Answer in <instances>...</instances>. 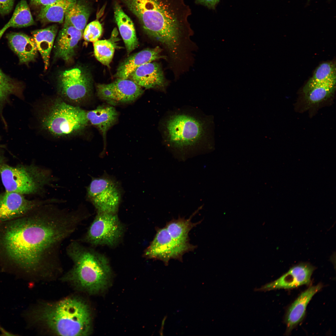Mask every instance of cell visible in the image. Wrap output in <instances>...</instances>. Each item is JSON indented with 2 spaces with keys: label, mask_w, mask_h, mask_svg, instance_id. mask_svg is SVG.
<instances>
[{
  "label": "cell",
  "mask_w": 336,
  "mask_h": 336,
  "mask_svg": "<svg viewBox=\"0 0 336 336\" xmlns=\"http://www.w3.org/2000/svg\"><path fill=\"white\" fill-rule=\"evenodd\" d=\"M57 31V26L54 25L31 32L38 50L43 58L44 70L48 68L49 65L50 54Z\"/></svg>",
  "instance_id": "22"
},
{
  "label": "cell",
  "mask_w": 336,
  "mask_h": 336,
  "mask_svg": "<svg viewBox=\"0 0 336 336\" xmlns=\"http://www.w3.org/2000/svg\"><path fill=\"white\" fill-rule=\"evenodd\" d=\"M15 0H0V14L4 16L9 14L13 9Z\"/></svg>",
  "instance_id": "32"
},
{
  "label": "cell",
  "mask_w": 336,
  "mask_h": 336,
  "mask_svg": "<svg viewBox=\"0 0 336 336\" xmlns=\"http://www.w3.org/2000/svg\"><path fill=\"white\" fill-rule=\"evenodd\" d=\"M94 56L104 65L110 67L114 54L115 45L111 39L98 40L93 42Z\"/></svg>",
  "instance_id": "30"
},
{
  "label": "cell",
  "mask_w": 336,
  "mask_h": 336,
  "mask_svg": "<svg viewBox=\"0 0 336 336\" xmlns=\"http://www.w3.org/2000/svg\"><path fill=\"white\" fill-rule=\"evenodd\" d=\"M86 190L87 199L97 212L117 213L123 191L119 183L114 177L104 174L92 178Z\"/></svg>",
  "instance_id": "8"
},
{
  "label": "cell",
  "mask_w": 336,
  "mask_h": 336,
  "mask_svg": "<svg viewBox=\"0 0 336 336\" xmlns=\"http://www.w3.org/2000/svg\"><path fill=\"white\" fill-rule=\"evenodd\" d=\"M57 201L54 199L30 200L25 198L23 194L6 191L0 194V223L21 217L40 206Z\"/></svg>",
  "instance_id": "13"
},
{
  "label": "cell",
  "mask_w": 336,
  "mask_h": 336,
  "mask_svg": "<svg viewBox=\"0 0 336 336\" xmlns=\"http://www.w3.org/2000/svg\"><path fill=\"white\" fill-rule=\"evenodd\" d=\"M83 221L77 209L54 203L40 206L6 222L0 234V249L11 263L26 273L46 272L60 262L63 243Z\"/></svg>",
  "instance_id": "1"
},
{
  "label": "cell",
  "mask_w": 336,
  "mask_h": 336,
  "mask_svg": "<svg viewBox=\"0 0 336 336\" xmlns=\"http://www.w3.org/2000/svg\"><path fill=\"white\" fill-rule=\"evenodd\" d=\"M196 211L188 219L179 217L167 222L165 226L173 240L181 245L190 246L193 245L189 242V234L190 230L199 223L200 222L193 223L191 221L196 214Z\"/></svg>",
  "instance_id": "23"
},
{
  "label": "cell",
  "mask_w": 336,
  "mask_h": 336,
  "mask_svg": "<svg viewBox=\"0 0 336 336\" xmlns=\"http://www.w3.org/2000/svg\"><path fill=\"white\" fill-rule=\"evenodd\" d=\"M145 32L175 54L190 10L184 0H121Z\"/></svg>",
  "instance_id": "2"
},
{
  "label": "cell",
  "mask_w": 336,
  "mask_h": 336,
  "mask_svg": "<svg viewBox=\"0 0 336 336\" xmlns=\"http://www.w3.org/2000/svg\"><path fill=\"white\" fill-rule=\"evenodd\" d=\"M33 319L50 330L62 336H86L91 319L87 304L80 299L69 297L44 304L33 311Z\"/></svg>",
  "instance_id": "4"
},
{
  "label": "cell",
  "mask_w": 336,
  "mask_h": 336,
  "mask_svg": "<svg viewBox=\"0 0 336 336\" xmlns=\"http://www.w3.org/2000/svg\"><path fill=\"white\" fill-rule=\"evenodd\" d=\"M165 124L167 142L170 146L179 150L194 147L199 143L203 135L201 122L189 115L181 114L173 115L167 119Z\"/></svg>",
  "instance_id": "7"
},
{
  "label": "cell",
  "mask_w": 336,
  "mask_h": 336,
  "mask_svg": "<svg viewBox=\"0 0 336 336\" xmlns=\"http://www.w3.org/2000/svg\"><path fill=\"white\" fill-rule=\"evenodd\" d=\"M123 227L116 213L97 212L85 235L78 240L92 245L113 246L122 236Z\"/></svg>",
  "instance_id": "10"
},
{
  "label": "cell",
  "mask_w": 336,
  "mask_h": 336,
  "mask_svg": "<svg viewBox=\"0 0 336 336\" xmlns=\"http://www.w3.org/2000/svg\"><path fill=\"white\" fill-rule=\"evenodd\" d=\"M3 163L2 162V154L0 150V164Z\"/></svg>",
  "instance_id": "36"
},
{
  "label": "cell",
  "mask_w": 336,
  "mask_h": 336,
  "mask_svg": "<svg viewBox=\"0 0 336 336\" xmlns=\"http://www.w3.org/2000/svg\"><path fill=\"white\" fill-rule=\"evenodd\" d=\"M103 31L101 24L98 20L93 21L86 25L83 32L84 40L89 42H95L98 40Z\"/></svg>",
  "instance_id": "31"
},
{
  "label": "cell",
  "mask_w": 336,
  "mask_h": 336,
  "mask_svg": "<svg viewBox=\"0 0 336 336\" xmlns=\"http://www.w3.org/2000/svg\"><path fill=\"white\" fill-rule=\"evenodd\" d=\"M35 22L26 0H20L11 18L0 30V39L9 28H22L32 25Z\"/></svg>",
  "instance_id": "27"
},
{
  "label": "cell",
  "mask_w": 336,
  "mask_h": 336,
  "mask_svg": "<svg viewBox=\"0 0 336 336\" xmlns=\"http://www.w3.org/2000/svg\"><path fill=\"white\" fill-rule=\"evenodd\" d=\"M86 111L62 100L57 99L42 116L41 126L55 137L74 136L82 132L88 124Z\"/></svg>",
  "instance_id": "5"
},
{
  "label": "cell",
  "mask_w": 336,
  "mask_h": 336,
  "mask_svg": "<svg viewBox=\"0 0 336 336\" xmlns=\"http://www.w3.org/2000/svg\"><path fill=\"white\" fill-rule=\"evenodd\" d=\"M92 86L90 75L82 68L64 71L58 76V88L60 95L66 100L72 103H80L88 98L91 95Z\"/></svg>",
  "instance_id": "9"
},
{
  "label": "cell",
  "mask_w": 336,
  "mask_h": 336,
  "mask_svg": "<svg viewBox=\"0 0 336 336\" xmlns=\"http://www.w3.org/2000/svg\"><path fill=\"white\" fill-rule=\"evenodd\" d=\"M220 0H196V3L203 5L208 8L214 9Z\"/></svg>",
  "instance_id": "33"
},
{
  "label": "cell",
  "mask_w": 336,
  "mask_h": 336,
  "mask_svg": "<svg viewBox=\"0 0 336 336\" xmlns=\"http://www.w3.org/2000/svg\"><path fill=\"white\" fill-rule=\"evenodd\" d=\"M0 175L6 191L22 194H40L55 179L47 170L33 165L12 166L2 163Z\"/></svg>",
  "instance_id": "6"
},
{
  "label": "cell",
  "mask_w": 336,
  "mask_h": 336,
  "mask_svg": "<svg viewBox=\"0 0 336 336\" xmlns=\"http://www.w3.org/2000/svg\"><path fill=\"white\" fill-rule=\"evenodd\" d=\"M128 79L146 89L162 87L165 84L162 68L159 64L156 62L148 63L141 66L131 74Z\"/></svg>",
  "instance_id": "17"
},
{
  "label": "cell",
  "mask_w": 336,
  "mask_h": 336,
  "mask_svg": "<svg viewBox=\"0 0 336 336\" xmlns=\"http://www.w3.org/2000/svg\"><path fill=\"white\" fill-rule=\"evenodd\" d=\"M0 332L1 335H5V336H11V335H15V334H12V333L9 332L5 329H4L0 325Z\"/></svg>",
  "instance_id": "35"
},
{
  "label": "cell",
  "mask_w": 336,
  "mask_h": 336,
  "mask_svg": "<svg viewBox=\"0 0 336 336\" xmlns=\"http://www.w3.org/2000/svg\"><path fill=\"white\" fill-rule=\"evenodd\" d=\"M322 287L321 284L319 283L309 287L302 292L290 306L285 318L287 334H290L292 330L303 320L308 304L314 296Z\"/></svg>",
  "instance_id": "15"
},
{
  "label": "cell",
  "mask_w": 336,
  "mask_h": 336,
  "mask_svg": "<svg viewBox=\"0 0 336 336\" xmlns=\"http://www.w3.org/2000/svg\"><path fill=\"white\" fill-rule=\"evenodd\" d=\"M76 0H59L41 7L37 18L43 22H63L65 14Z\"/></svg>",
  "instance_id": "25"
},
{
  "label": "cell",
  "mask_w": 336,
  "mask_h": 336,
  "mask_svg": "<svg viewBox=\"0 0 336 336\" xmlns=\"http://www.w3.org/2000/svg\"><path fill=\"white\" fill-rule=\"evenodd\" d=\"M66 252L73 264L63 276L64 280L92 294L107 287L111 269L104 256L85 246L78 240L70 242L66 247Z\"/></svg>",
  "instance_id": "3"
},
{
  "label": "cell",
  "mask_w": 336,
  "mask_h": 336,
  "mask_svg": "<svg viewBox=\"0 0 336 336\" xmlns=\"http://www.w3.org/2000/svg\"><path fill=\"white\" fill-rule=\"evenodd\" d=\"M89 123L96 127L102 136L105 143L107 133L117 121L118 114L110 106H100L94 110L86 111Z\"/></svg>",
  "instance_id": "21"
},
{
  "label": "cell",
  "mask_w": 336,
  "mask_h": 336,
  "mask_svg": "<svg viewBox=\"0 0 336 336\" xmlns=\"http://www.w3.org/2000/svg\"><path fill=\"white\" fill-rule=\"evenodd\" d=\"M59 0H29L30 4L34 7H42L50 5Z\"/></svg>",
  "instance_id": "34"
},
{
  "label": "cell",
  "mask_w": 336,
  "mask_h": 336,
  "mask_svg": "<svg viewBox=\"0 0 336 336\" xmlns=\"http://www.w3.org/2000/svg\"><path fill=\"white\" fill-rule=\"evenodd\" d=\"M158 46L146 49L130 56L119 65L115 74L118 78L128 79L131 74L141 66L162 58Z\"/></svg>",
  "instance_id": "18"
},
{
  "label": "cell",
  "mask_w": 336,
  "mask_h": 336,
  "mask_svg": "<svg viewBox=\"0 0 336 336\" xmlns=\"http://www.w3.org/2000/svg\"><path fill=\"white\" fill-rule=\"evenodd\" d=\"M336 77L335 63L332 61L323 62L315 69L312 76L304 87L303 92H306L315 86L328 79Z\"/></svg>",
  "instance_id": "29"
},
{
  "label": "cell",
  "mask_w": 336,
  "mask_h": 336,
  "mask_svg": "<svg viewBox=\"0 0 336 336\" xmlns=\"http://www.w3.org/2000/svg\"><path fill=\"white\" fill-rule=\"evenodd\" d=\"M83 31L72 26L64 23L56 40L55 56L66 61L69 60L75 54V50L83 36Z\"/></svg>",
  "instance_id": "16"
},
{
  "label": "cell",
  "mask_w": 336,
  "mask_h": 336,
  "mask_svg": "<svg viewBox=\"0 0 336 336\" xmlns=\"http://www.w3.org/2000/svg\"><path fill=\"white\" fill-rule=\"evenodd\" d=\"M196 246L184 245L175 241L165 226L156 229V233L152 241L147 248L144 256L148 259H158L167 265L172 259L181 261L183 255L194 251Z\"/></svg>",
  "instance_id": "11"
},
{
  "label": "cell",
  "mask_w": 336,
  "mask_h": 336,
  "mask_svg": "<svg viewBox=\"0 0 336 336\" xmlns=\"http://www.w3.org/2000/svg\"><path fill=\"white\" fill-rule=\"evenodd\" d=\"M89 5L83 0L76 1L66 12L64 23L83 31L91 13Z\"/></svg>",
  "instance_id": "26"
},
{
  "label": "cell",
  "mask_w": 336,
  "mask_h": 336,
  "mask_svg": "<svg viewBox=\"0 0 336 336\" xmlns=\"http://www.w3.org/2000/svg\"><path fill=\"white\" fill-rule=\"evenodd\" d=\"M96 90L99 99L112 105L134 102L144 92L141 87L131 80L118 78L109 84H97Z\"/></svg>",
  "instance_id": "12"
},
{
  "label": "cell",
  "mask_w": 336,
  "mask_h": 336,
  "mask_svg": "<svg viewBox=\"0 0 336 336\" xmlns=\"http://www.w3.org/2000/svg\"><path fill=\"white\" fill-rule=\"evenodd\" d=\"M11 49L17 55L21 64L35 60L38 49L32 37L21 33L12 32L6 35Z\"/></svg>",
  "instance_id": "19"
},
{
  "label": "cell",
  "mask_w": 336,
  "mask_h": 336,
  "mask_svg": "<svg viewBox=\"0 0 336 336\" xmlns=\"http://www.w3.org/2000/svg\"><path fill=\"white\" fill-rule=\"evenodd\" d=\"M23 90L22 85L20 82L5 74L0 69V116L6 126L7 124L3 115L4 108L10 102L9 98L12 95L22 99Z\"/></svg>",
  "instance_id": "24"
},
{
  "label": "cell",
  "mask_w": 336,
  "mask_h": 336,
  "mask_svg": "<svg viewBox=\"0 0 336 336\" xmlns=\"http://www.w3.org/2000/svg\"><path fill=\"white\" fill-rule=\"evenodd\" d=\"M114 9L115 22L124 43L127 53L129 54L138 45L134 24L117 2L114 3Z\"/></svg>",
  "instance_id": "20"
},
{
  "label": "cell",
  "mask_w": 336,
  "mask_h": 336,
  "mask_svg": "<svg viewBox=\"0 0 336 336\" xmlns=\"http://www.w3.org/2000/svg\"><path fill=\"white\" fill-rule=\"evenodd\" d=\"M336 77L318 84L304 93L308 105H317L330 97L335 89Z\"/></svg>",
  "instance_id": "28"
},
{
  "label": "cell",
  "mask_w": 336,
  "mask_h": 336,
  "mask_svg": "<svg viewBox=\"0 0 336 336\" xmlns=\"http://www.w3.org/2000/svg\"><path fill=\"white\" fill-rule=\"evenodd\" d=\"M315 268L308 263L303 262L294 265L276 280L267 283L259 288H255V292H266L280 289H290L311 282V276Z\"/></svg>",
  "instance_id": "14"
}]
</instances>
